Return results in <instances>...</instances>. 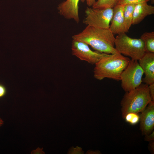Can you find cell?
<instances>
[{
  "label": "cell",
  "mask_w": 154,
  "mask_h": 154,
  "mask_svg": "<svg viewBox=\"0 0 154 154\" xmlns=\"http://www.w3.org/2000/svg\"><path fill=\"white\" fill-rule=\"evenodd\" d=\"M124 118L127 122L132 125H135L140 121V117L137 113L130 112L127 114Z\"/></svg>",
  "instance_id": "obj_16"
},
{
  "label": "cell",
  "mask_w": 154,
  "mask_h": 154,
  "mask_svg": "<svg viewBox=\"0 0 154 154\" xmlns=\"http://www.w3.org/2000/svg\"><path fill=\"white\" fill-rule=\"evenodd\" d=\"M136 4H128L124 5L123 15L126 33L132 25L133 14Z\"/></svg>",
  "instance_id": "obj_13"
},
{
  "label": "cell",
  "mask_w": 154,
  "mask_h": 154,
  "mask_svg": "<svg viewBox=\"0 0 154 154\" xmlns=\"http://www.w3.org/2000/svg\"><path fill=\"white\" fill-rule=\"evenodd\" d=\"M140 129L143 135L152 131L154 127V102L151 101L141 112Z\"/></svg>",
  "instance_id": "obj_9"
},
{
  "label": "cell",
  "mask_w": 154,
  "mask_h": 154,
  "mask_svg": "<svg viewBox=\"0 0 154 154\" xmlns=\"http://www.w3.org/2000/svg\"><path fill=\"white\" fill-rule=\"evenodd\" d=\"M152 101L148 85L141 83L136 88L126 92L121 102L122 116L127 113L141 112Z\"/></svg>",
  "instance_id": "obj_3"
},
{
  "label": "cell",
  "mask_w": 154,
  "mask_h": 154,
  "mask_svg": "<svg viewBox=\"0 0 154 154\" xmlns=\"http://www.w3.org/2000/svg\"><path fill=\"white\" fill-rule=\"evenodd\" d=\"M115 48L119 53L138 60L146 52L145 44L140 38L128 36L125 33L118 35L115 38Z\"/></svg>",
  "instance_id": "obj_4"
},
{
  "label": "cell",
  "mask_w": 154,
  "mask_h": 154,
  "mask_svg": "<svg viewBox=\"0 0 154 154\" xmlns=\"http://www.w3.org/2000/svg\"><path fill=\"white\" fill-rule=\"evenodd\" d=\"M83 153L82 148L78 147L75 148L72 147L70 149L68 152V153L70 154H83Z\"/></svg>",
  "instance_id": "obj_18"
},
{
  "label": "cell",
  "mask_w": 154,
  "mask_h": 154,
  "mask_svg": "<svg viewBox=\"0 0 154 154\" xmlns=\"http://www.w3.org/2000/svg\"><path fill=\"white\" fill-rule=\"evenodd\" d=\"M145 140L147 141H152L154 139V131L151 133L149 134L145 135Z\"/></svg>",
  "instance_id": "obj_21"
},
{
  "label": "cell",
  "mask_w": 154,
  "mask_h": 154,
  "mask_svg": "<svg viewBox=\"0 0 154 154\" xmlns=\"http://www.w3.org/2000/svg\"><path fill=\"white\" fill-rule=\"evenodd\" d=\"M119 53L109 54L101 58L96 64L94 76L101 80L105 78L120 80L121 74L128 65L130 60Z\"/></svg>",
  "instance_id": "obj_2"
},
{
  "label": "cell",
  "mask_w": 154,
  "mask_h": 154,
  "mask_svg": "<svg viewBox=\"0 0 154 154\" xmlns=\"http://www.w3.org/2000/svg\"><path fill=\"white\" fill-rule=\"evenodd\" d=\"M149 93L152 101L154 100V83L148 85Z\"/></svg>",
  "instance_id": "obj_20"
},
{
  "label": "cell",
  "mask_w": 154,
  "mask_h": 154,
  "mask_svg": "<svg viewBox=\"0 0 154 154\" xmlns=\"http://www.w3.org/2000/svg\"><path fill=\"white\" fill-rule=\"evenodd\" d=\"M154 14V7L143 2L136 4L133 14L132 25L138 24L148 15Z\"/></svg>",
  "instance_id": "obj_12"
},
{
  "label": "cell",
  "mask_w": 154,
  "mask_h": 154,
  "mask_svg": "<svg viewBox=\"0 0 154 154\" xmlns=\"http://www.w3.org/2000/svg\"><path fill=\"white\" fill-rule=\"evenodd\" d=\"M109 29L87 25L81 32L73 35L72 39L84 42L99 52L108 54L119 53L114 47L115 38Z\"/></svg>",
  "instance_id": "obj_1"
},
{
  "label": "cell",
  "mask_w": 154,
  "mask_h": 154,
  "mask_svg": "<svg viewBox=\"0 0 154 154\" xmlns=\"http://www.w3.org/2000/svg\"><path fill=\"white\" fill-rule=\"evenodd\" d=\"M140 38L144 43L146 52L154 53V32H145Z\"/></svg>",
  "instance_id": "obj_14"
},
{
  "label": "cell",
  "mask_w": 154,
  "mask_h": 154,
  "mask_svg": "<svg viewBox=\"0 0 154 154\" xmlns=\"http://www.w3.org/2000/svg\"><path fill=\"white\" fill-rule=\"evenodd\" d=\"M144 73L137 60L131 59L120 76L121 87L126 92L140 85Z\"/></svg>",
  "instance_id": "obj_6"
},
{
  "label": "cell",
  "mask_w": 154,
  "mask_h": 154,
  "mask_svg": "<svg viewBox=\"0 0 154 154\" xmlns=\"http://www.w3.org/2000/svg\"><path fill=\"white\" fill-rule=\"evenodd\" d=\"M82 2H86L87 5L89 7L92 6L96 2V0H80Z\"/></svg>",
  "instance_id": "obj_22"
},
{
  "label": "cell",
  "mask_w": 154,
  "mask_h": 154,
  "mask_svg": "<svg viewBox=\"0 0 154 154\" xmlns=\"http://www.w3.org/2000/svg\"><path fill=\"white\" fill-rule=\"evenodd\" d=\"M117 0H98L92 6V8H113L116 5Z\"/></svg>",
  "instance_id": "obj_15"
},
{
  "label": "cell",
  "mask_w": 154,
  "mask_h": 154,
  "mask_svg": "<svg viewBox=\"0 0 154 154\" xmlns=\"http://www.w3.org/2000/svg\"><path fill=\"white\" fill-rule=\"evenodd\" d=\"M138 60L145 75L142 82L148 85L154 83V53L146 52Z\"/></svg>",
  "instance_id": "obj_8"
},
{
  "label": "cell",
  "mask_w": 154,
  "mask_h": 154,
  "mask_svg": "<svg viewBox=\"0 0 154 154\" xmlns=\"http://www.w3.org/2000/svg\"><path fill=\"white\" fill-rule=\"evenodd\" d=\"M4 122L3 120L0 117V127L3 124Z\"/></svg>",
  "instance_id": "obj_23"
},
{
  "label": "cell",
  "mask_w": 154,
  "mask_h": 154,
  "mask_svg": "<svg viewBox=\"0 0 154 154\" xmlns=\"http://www.w3.org/2000/svg\"><path fill=\"white\" fill-rule=\"evenodd\" d=\"M150 0H117L116 5H124L128 4H136L141 2H147Z\"/></svg>",
  "instance_id": "obj_17"
},
{
  "label": "cell",
  "mask_w": 154,
  "mask_h": 154,
  "mask_svg": "<svg viewBox=\"0 0 154 154\" xmlns=\"http://www.w3.org/2000/svg\"><path fill=\"white\" fill-rule=\"evenodd\" d=\"M152 3H154V0H151Z\"/></svg>",
  "instance_id": "obj_24"
},
{
  "label": "cell",
  "mask_w": 154,
  "mask_h": 154,
  "mask_svg": "<svg viewBox=\"0 0 154 154\" xmlns=\"http://www.w3.org/2000/svg\"><path fill=\"white\" fill-rule=\"evenodd\" d=\"M113 13V8L87 7L83 23L95 27L109 29Z\"/></svg>",
  "instance_id": "obj_5"
},
{
  "label": "cell",
  "mask_w": 154,
  "mask_h": 154,
  "mask_svg": "<svg viewBox=\"0 0 154 154\" xmlns=\"http://www.w3.org/2000/svg\"><path fill=\"white\" fill-rule=\"evenodd\" d=\"M71 50L73 55L92 64H95L101 58L109 54L93 51L87 44L74 39H72Z\"/></svg>",
  "instance_id": "obj_7"
},
{
  "label": "cell",
  "mask_w": 154,
  "mask_h": 154,
  "mask_svg": "<svg viewBox=\"0 0 154 154\" xmlns=\"http://www.w3.org/2000/svg\"><path fill=\"white\" fill-rule=\"evenodd\" d=\"M80 0H66L57 7L59 13L65 18L72 19L77 23L80 22L78 3Z\"/></svg>",
  "instance_id": "obj_11"
},
{
  "label": "cell",
  "mask_w": 154,
  "mask_h": 154,
  "mask_svg": "<svg viewBox=\"0 0 154 154\" xmlns=\"http://www.w3.org/2000/svg\"><path fill=\"white\" fill-rule=\"evenodd\" d=\"M7 92V89L3 84L0 83V98L4 97Z\"/></svg>",
  "instance_id": "obj_19"
},
{
  "label": "cell",
  "mask_w": 154,
  "mask_h": 154,
  "mask_svg": "<svg viewBox=\"0 0 154 154\" xmlns=\"http://www.w3.org/2000/svg\"><path fill=\"white\" fill-rule=\"evenodd\" d=\"M124 5L116 4L113 8V13L109 29L114 35L126 33L123 15Z\"/></svg>",
  "instance_id": "obj_10"
}]
</instances>
